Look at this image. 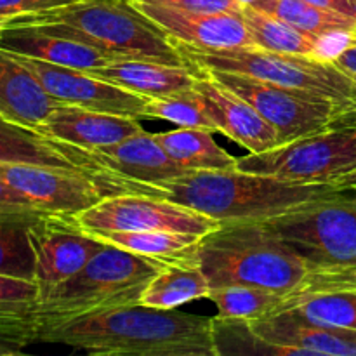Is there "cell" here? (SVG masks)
I'll list each match as a JSON object with an SVG mask.
<instances>
[{
	"label": "cell",
	"instance_id": "13",
	"mask_svg": "<svg viewBox=\"0 0 356 356\" xmlns=\"http://www.w3.org/2000/svg\"><path fill=\"white\" fill-rule=\"evenodd\" d=\"M10 56H14L24 68L30 70L35 79L42 83V87L63 104L143 118V110L148 97L113 86L83 70L52 65V63L17 54Z\"/></svg>",
	"mask_w": 356,
	"mask_h": 356
},
{
	"label": "cell",
	"instance_id": "38",
	"mask_svg": "<svg viewBox=\"0 0 356 356\" xmlns=\"http://www.w3.org/2000/svg\"><path fill=\"white\" fill-rule=\"evenodd\" d=\"M332 61L356 83V33L332 56Z\"/></svg>",
	"mask_w": 356,
	"mask_h": 356
},
{
	"label": "cell",
	"instance_id": "27",
	"mask_svg": "<svg viewBox=\"0 0 356 356\" xmlns=\"http://www.w3.org/2000/svg\"><path fill=\"white\" fill-rule=\"evenodd\" d=\"M298 296L282 294L252 285H228V287L211 289L209 298L218 308L219 316L225 318H242L249 322L275 315L294 305Z\"/></svg>",
	"mask_w": 356,
	"mask_h": 356
},
{
	"label": "cell",
	"instance_id": "12",
	"mask_svg": "<svg viewBox=\"0 0 356 356\" xmlns=\"http://www.w3.org/2000/svg\"><path fill=\"white\" fill-rule=\"evenodd\" d=\"M30 240L40 298L79 273L104 247V242L76 222L75 216L47 211L31 221Z\"/></svg>",
	"mask_w": 356,
	"mask_h": 356
},
{
	"label": "cell",
	"instance_id": "9",
	"mask_svg": "<svg viewBox=\"0 0 356 356\" xmlns=\"http://www.w3.org/2000/svg\"><path fill=\"white\" fill-rule=\"evenodd\" d=\"M0 179L30 198L38 209L76 216L106 197L141 193L159 197L153 186L115 172H86L35 163L0 162Z\"/></svg>",
	"mask_w": 356,
	"mask_h": 356
},
{
	"label": "cell",
	"instance_id": "14",
	"mask_svg": "<svg viewBox=\"0 0 356 356\" xmlns=\"http://www.w3.org/2000/svg\"><path fill=\"white\" fill-rule=\"evenodd\" d=\"M131 3L152 19L170 42L197 49L257 47L242 14L190 13L149 0H131Z\"/></svg>",
	"mask_w": 356,
	"mask_h": 356
},
{
	"label": "cell",
	"instance_id": "3",
	"mask_svg": "<svg viewBox=\"0 0 356 356\" xmlns=\"http://www.w3.org/2000/svg\"><path fill=\"white\" fill-rule=\"evenodd\" d=\"M197 259L211 289L252 285L301 296L313 284L308 264L266 221L222 222L202 236Z\"/></svg>",
	"mask_w": 356,
	"mask_h": 356
},
{
	"label": "cell",
	"instance_id": "24",
	"mask_svg": "<svg viewBox=\"0 0 356 356\" xmlns=\"http://www.w3.org/2000/svg\"><path fill=\"white\" fill-rule=\"evenodd\" d=\"M214 132L207 129L179 127L176 131L156 132L155 139L167 155L186 170L236 169V159L216 143Z\"/></svg>",
	"mask_w": 356,
	"mask_h": 356
},
{
	"label": "cell",
	"instance_id": "20",
	"mask_svg": "<svg viewBox=\"0 0 356 356\" xmlns=\"http://www.w3.org/2000/svg\"><path fill=\"white\" fill-rule=\"evenodd\" d=\"M83 72L148 99H160L193 89L200 70L191 65L172 66L145 59H117Z\"/></svg>",
	"mask_w": 356,
	"mask_h": 356
},
{
	"label": "cell",
	"instance_id": "29",
	"mask_svg": "<svg viewBox=\"0 0 356 356\" xmlns=\"http://www.w3.org/2000/svg\"><path fill=\"white\" fill-rule=\"evenodd\" d=\"M101 242L111 243L115 247L155 257V259L172 261L188 259L197 254V247L202 236L193 233L174 232H90Z\"/></svg>",
	"mask_w": 356,
	"mask_h": 356
},
{
	"label": "cell",
	"instance_id": "21",
	"mask_svg": "<svg viewBox=\"0 0 356 356\" xmlns=\"http://www.w3.org/2000/svg\"><path fill=\"white\" fill-rule=\"evenodd\" d=\"M94 155L97 162L111 172L146 186L191 172L174 162L159 145L155 136L146 131L131 136L117 145L94 149Z\"/></svg>",
	"mask_w": 356,
	"mask_h": 356
},
{
	"label": "cell",
	"instance_id": "19",
	"mask_svg": "<svg viewBox=\"0 0 356 356\" xmlns=\"http://www.w3.org/2000/svg\"><path fill=\"white\" fill-rule=\"evenodd\" d=\"M61 104L30 70L9 52L0 51V117L3 120L38 132L49 115Z\"/></svg>",
	"mask_w": 356,
	"mask_h": 356
},
{
	"label": "cell",
	"instance_id": "35",
	"mask_svg": "<svg viewBox=\"0 0 356 356\" xmlns=\"http://www.w3.org/2000/svg\"><path fill=\"white\" fill-rule=\"evenodd\" d=\"M73 2H79V0H0V26L23 14L56 9V7L68 6Z\"/></svg>",
	"mask_w": 356,
	"mask_h": 356
},
{
	"label": "cell",
	"instance_id": "16",
	"mask_svg": "<svg viewBox=\"0 0 356 356\" xmlns=\"http://www.w3.org/2000/svg\"><path fill=\"white\" fill-rule=\"evenodd\" d=\"M250 327L268 343L296 348L306 356H356V330L312 322L294 308L250 322Z\"/></svg>",
	"mask_w": 356,
	"mask_h": 356
},
{
	"label": "cell",
	"instance_id": "10",
	"mask_svg": "<svg viewBox=\"0 0 356 356\" xmlns=\"http://www.w3.org/2000/svg\"><path fill=\"white\" fill-rule=\"evenodd\" d=\"M228 89L252 104L257 113L277 131L280 145L305 136L318 134L356 124V113L315 94L287 89L266 80L238 73L205 70Z\"/></svg>",
	"mask_w": 356,
	"mask_h": 356
},
{
	"label": "cell",
	"instance_id": "17",
	"mask_svg": "<svg viewBox=\"0 0 356 356\" xmlns=\"http://www.w3.org/2000/svg\"><path fill=\"white\" fill-rule=\"evenodd\" d=\"M143 131L145 129L136 117L104 113L72 104L56 108L38 129V132L47 138L90 152L117 145Z\"/></svg>",
	"mask_w": 356,
	"mask_h": 356
},
{
	"label": "cell",
	"instance_id": "15",
	"mask_svg": "<svg viewBox=\"0 0 356 356\" xmlns=\"http://www.w3.org/2000/svg\"><path fill=\"white\" fill-rule=\"evenodd\" d=\"M193 89L200 94L218 132L228 136L249 149V153H261L280 146L277 131L257 113L256 108L209 72L200 70Z\"/></svg>",
	"mask_w": 356,
	"mask_h": 356
},
{
	"label": "cell",
	"instance_id": "6",
	"mask_svg": "<svg viewBox=\"0 0 356 356\" xmlns=\"http://www.w3.org/2000/svg\"><path fill=\"white\" fill-rule=\"evenodd\" d=\"M167 261L104 243L89 263L38 299V330L45 325L138 305L146 285Z\"/></svg>",
	"mask_w": 356,
	"mask_h": 356
},
{
	"label": "cell",
	"instance_id": "25",
	"mask_svg": "<svg viewBox=\"0 0 356 356\" xmlns=\"http://www.w3.org/2000/svg\"><path fill=\"white\" fill-rule=\"evenodd\" d=\"M243 21H245L252 40L259 49L282 54L298 56H323L325 54V42L329 38H318L313 35L298 30L292 24L271 14L247 6L243 7Z\"/></svg>",
	"mask_w": 356,
	"mask_h": 356
},
{
	"label": "cell",
	"instance_id": "22",
	"mask_svg": "<svg viewBox=\"0 0 356 356\" xmlns=\"http://www.w3.org/2000/svg\"><path fill=\"white\" fill-rule=\"evenodd\" d=\"M0 51L76 70L97 68L115 61L99 49L30 26L0 28Z\"/></svg>",
	"mask_w": 356,
	"mask_h": 356
},
{
	"label": "cell",
	"instance_id": "41",
	"mask_svg": "<svg viewBox=\"0 0 356 356\" xmlns=\"http://www.w3.org/2000/svg\"><path fill=\"white\" fill-rule=\"evenodd\" d=\"M348 188H351V190H355V191H356V179H355V181H353V183H351V184H350V186H348Z\"/></svg>",
	"mask_w": 356,
	"mask_h": 356
},
{
	"label": "cell",
	"instance_id": "32",
	"mask_svg": "<svg viewBox=\"0 0 356 356\" xmlns=\"http://www.w3.org/2000/svg\"><path fill=\"white\" fill-rule=\"evenodd\" d=\"M38 301H0V353L19 355L38 341Z\"/></svg>",
	"mask_w": 356,
	"mask_h": 356
},
{
	"label": "cell",
	"instance_id": "5",
	"mask_svg": "<svg viewBox=\"0 0 356 356\" xmlns=\"http://www.w3.org/2000/svg\"><path fill=\"white\" fill-rule=\"evenodd\" d=\"M313 273L308 292L356 289V191L346 188L309 207L266 221Z\"/></svg>",
	"mask_w": 356,
	"mask_h": 356
},
{
	"label": "cell",
	"instance_id": "37",
	"mask_svg": "<svg viewBox=\"0 0 356 356\" xmlns=\"http://www.w3.org/2000/svg\"><path fill=\"white\" fill-rule=\"evenodd\" d=\"M0 211H42L21 191L0 179Z\"/></svg>",
	"mask_w": 356,
	"mask_h": 356
},
{
	"label": "cell",
	"instance_id": "26",
	"mask_svg": "<svg viewBox=\"0 0 356 356\" xmlns=\"http://www.w3.org/2000/svg\"><path fill=\"white\" fill-rule=\"evenodd\" d=\"M254 9L277 16L305 33L318 38L351 37L356 33V19L334 10L322 9L306 0H257Z\"/></svg>",
	"mask_w": 356,
	"mask_h": 356
},
{
	"label": "cell",
	"instance_id": "36",
	"mask_svg": "<svg viewBox=\"0 0 356 356\" xmlns=\"http://www.w3.org/2000/svg\"><path fill=\"white\" fill-rule=\"evenodd\" d=\"M40 289L35 282L0 275V301H38Z\"/></svg>",
	"mask_w": 356,
	"mask_h": 356
},
{
	"label": "cell",
	"instance_id": "8",
	"mask_svg": "<svg viewBox=\"0 0 356 356\" xmlns=\"http://www.w3.org/2000/svg\"><path fill=\"white\" fill-rule=\"evenodd\" d=\"M236 169L291 183L348 188L356 179V124L238 156Z\"/></svg>",
	"mask_w": 356,
	"mask_h": 356
},
{
	"label": "cell",
	"instance_id": "7",
	"mask_svg": "<svg viewBox=\"0 0 356 356\" xmlns=\"http://www.w3.org/2000/svg\"><path fill=\"white\" fill-rule=\"evenodd\" d=\"M172 44L195 68L266 80L287 89L325 97L356 113V83L334 65L332 58L282 54L259 47L197 49L179 42Z\"/></svg>",
	"mask_w": 356,
	"mask_h": 356
},
{
	"label": "cell",
	"instance_id": "2",
	"mask_svg": "<svg viewBox=\"0 0 356 356\" xmlns=\"http://www.w3.org/2000/svg\"><path fill=\"white\" fill-rule=\"evenodd\" d=\"M153 188L159 197L221 222L270 221L346 190L329 184L291 183L238 169L191 170L184 176L155 183Z\"/></svg>",
	"mask_w": 356,
	"mask_h": 356
},
{
	"label": "cell",
	"instance_id": "31",
	"mask_svg": "<svg viewBox=\"0 0 356 356\" xmlns=\"http://www.w3.org/2000/svg\"><path fill=\"white\" fill-rule=\"evenodd\" d=\"M212 339H214L216 356L302 355L296 348L268 343L254 332L249 320L242 318H225L219 315L212 318Z\"/></svg>",
	"mask_w": 356,
	"mask_h": 356
},
{
	"label": "cell",
	"instance_id": "33",
	"mask_svg": "<svg viewBox=\"0 0 356 356\" xmlns=\"http://www.w3.org/2000/svg\"><path fill=\"white\" fill-rule=\"evenodd\" d=\"M143 117L169 120L179 127H197L218 132L211 115L205 110L200 94L195 89L160 99H148L143 110Z\"/></svg>",
	"mask_w": 356,
	"mask_h": 356
},
{
	"label": "cell",
	"instance_id": "23",
	"mask_svg": "<svg viewBox=\"0 0 356 356\" xmlns=\"http://www.w3.org/2000/svg\"><path fill=\"white\" fill-rule=\"evenodd\" d=\"M211 284L197 259V254L188 259L167 263L146 285L141 305L152 308L176 309L195 299L209 298Z\"/></svg>",
	"mask_w": 356,
	"mask_h": 356
},
{
	"label": "cell",
	"instance_id": "1",
	"mask_svg": "<svg viewBox=\"0 0 356 356\" xmlns=\"http://www.w3.org/2000/svg\"><path fill=\"white\" fill-rule=\"evenodd\" d=\"M38 341L90 356H216L212 318L141 302L45 325Z\"/></svg>",
	"mask_w": 356,
	"mask_h": 356
},
{
	"label": "cell",
	"instance_id": "34",
	"mask_svg": "<svg viewBox=\"0 0 356 356\" xmlns=\"http://www.w3.org/2000/svg\"><path fill=\"white\" fill-rule=\"evenodd\" d=\"M163 6L177 7L190 13L204 14H242L243 6L238 0H149Z\"/></svg>",
	"mask_w": 356,
	"mask_h": 356
},
{
	"label": "cell",
	"instance_id": "40",
	"mask_svg": "<svg viewBox=\"0 0 356 356\" xmlns=\"http://www.w3.org/2000/svg\"><path fill=\"white\" fill-rule=\"evenodd\" d=\"M240 3H242L243 7H247V6H254V3L257 2V0H238Z\"/></svg>",
	"mask_w": 356,
	"mask_h": 356
},
{
	"label": "cell",
	"instance_id": "11",
	"mask_svg": "<svg viewBox=\"0 0 356 356\" xmlns=\"http://www.w3.org/2000/svg\"><path fill=\"white\" fill-rule=\"evenodd\" d=\"M75 219L87 232H174L200 236L222 225L219 219L169 198L141 193L106 197L79 212Z\"/></svg>",
	"mask_w": 356,
	"mask_h": 356
},
{
	"label": "cell",
	"instance_id": "39",
	"mask_svg": "<svg viewBox=\"0 0 356 356\" xmlns=\"http://www.w3.org/2000/svg\"><path fill=\"white\" fill-rule=\"evenodd\" d=\"M306 2H312L322 9L334 10V13L356 19V0H306Z\"/></svg>",
	"mask_w": 356,
	"mask_h": 356
},
{
	"label": "cell",
	"instance_id": "28",
	"mask_svg": "<svg viewBox=\"0 0 356 356\" xmlns=\"http://www.w3.org/2000/svg\"><path fill=\"white\" fill-rule=\"evenodd\" d=\"M45 211H0V275L35 282L30 225Z\"/></svg>",
	"mask_w": 356,
	"mask_h": 356
},
{
	"label": "cell",
	"instance_id": "30",
	"mask_svg": "<svg viewBox=\"0 0 356 356\" xmlns=\"http://www.w3.org/2000/svg\"><path fill=\"white\" fill-rule=\"evenodd\" d=\"M308 320L356 330V289H323L298 296L291 306Z\"/></svg>",
	"mask_w": 356,
	"mask_h": 356
},
{
	"label": "cell",
	"instance_id": "18",
	"mask_svg": "<svg viewBox=\"0 0 356 356\" xmlns=\"http://www.w3.org/2000/svg\"><path fill=\"white\" fill-rule=\"evenodd\" d=\"M0 162L35 163L58 169L111 172L97 162L94 152L47 138L0 117Z\"/></svg>",
	"mask_w": 356,
	"mask_h": 356
},
{
	"label": "cell",
	"instance_id": "4",
	"mask_svg": "<svg viewBox=\"0 0 356 356\" xmlns=\"http://www.w3.org/2000/svg\"><path fill=\"white\" fill-rule=\"evenodd\" d=\"M30 26L82 42L117 59H145L190 66L176 45L131 0H79L56 9L23 14L0 28Z\"/></svg>",
	"mask_w": 356,
	"mask_h": 356
},
{
	"label": "cell",
	"instance_id": "42",
	"mask_svg": "<svg viewBox=\"0 0 356 356\" xmlns=\"http://www.w3.org/2000/svg\"><path fill=\"white\" fill-rule=\"evenodd\" d=\"M0 356H3V355H2V353H0Z\"/></svg>",
	"mask_w": 356,
	"mask_h": 356
}]
</instances>
